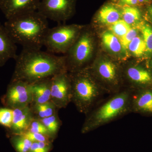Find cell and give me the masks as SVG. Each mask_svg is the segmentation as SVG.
<instances>
[{
    "label": "cell",
    "mask_w": 152,
    "mask_h": 152,
    "mask_svg": "<svg viewBox=\"0 0 152 152\" xmlns=\"http://www.w3.org/2000/svg\"><path fill=\"white\" fill-rule=\"evenodd\" d=\"M27 131L31 132L40 133L50 137L48 131L45 125L39 120L37 119H34L33 120Z\"/></svg>",
    "instance_id": "cell-26"
},
{
    "label": "cell",
    "mask_w": 152,
    "mask_h": 152,
    "mask_svg": "<svg viewBox=\"0 0 152 152\" xmlns=\"http://www.w3.org/2000/svg\"><path fill=\"white\" fill-rule=\"evenodd\" d=\"M21 135L24 136L32 142H51L53 140L48 136L38 133L26 132L23 133Z\"/></svg>",
    "instance_id": "cell-27"
},
{
    "label": "cell",
    "mask_w": 152,
    "mask_h": 152,
    "mask_svg": "<svg viewBox=\"0 0 152 152\" xmlns=\"http://www.w3.org/2000/svg\"><path fill=\"white\" fill-rule=\"evenodd\" d=\"M52 147L51 142H33L29 152H49Z\"/></svg>",
    "instance_id": "cell-29"
},
{
    "label": "cell",
    "mask_w": 152,
    "mask_h": 152,
    "mask_svg": "<svg viewBox=\"0 0 152 152\" xmlns=\"http://www.w3.org/2000/svg\"><path fill=\"white\" fill-rule=\"evenodd\" d=\"M69 74L72 82V102L80 113L86 115L107 92L94 78L87 68Z\"/></svg>",
    "instance_id": "cell-4"
},
{
    "label": "cell",
    "mask_w": 152,
    "mask_h": 152,
    "mask_svg": "<svg viewBox=\"0 0 152 152\" xmlns=\"http://www.w3.org/2000/svg\"><path fill=\"white\" fill-rule=\"evenodd\" d=\"M94 50L93 39L88 33L81 31L73 45L67 52L66 67L70 73L85 68Z\"/></svg>",
    "instance_id": "cell-7"
},
{
    "label": "cell",
    "mask_w": 152,
    "mask_h": 152,
    "mask_svg": "<svg viewBox=\"0 0 152 152\" xmlns=\"http://www.w3.org/2000/svg\"><path fill=\"white\" fill-rule=\"evenodd\" d=\"M132 92L129 89L121 90L98 103L86 114L81 130L82 134L95 130L130 113Z\"/></svg>",
    "instance_id": "cell-3"
},
{
    "label": "cell",
    "mask_w": 152,
    "mask_h": 152,
    "mask_svg": "<svg viewBox=\"0 0 152 152\" xmlns=\"http://www.w3.org/2000/svg\"><path fill=\"white\" fill-rule=\"evenodd\" d=\"M88 69L107 93L113 94L122 90V71L115 63L110 60H102L92 68Z\"/></svg>",
    "instance_id": "cell-6"
},
{
    "label": "cell",
    "mask_w": 152,
    "mask_h": 152,
    "mask_svg": "<svg viewBox=\"0 0 152 152\" xmlns=\"http://www.w3.org/2000/svg\"><path fill=\"white\" fill-rule=\"evenodd\" d=\"M131 28V26L124 20H120L109 26L108 29L120 40L126 34Z\"/></svg>",
    "instance_id": "cell-23"
},
{
    "label": "cell",
    "mask_w": 152,
    "mask_h": 152,
    "mask_svg": "<svg viewBox=\"0 0 152 152\" xmlns=\"http://www.w3.org/2000/svg\"><path fill=\"white\" fill-rule=\"evenodd\" d=\"M72 100V82L67 71H63L53 76L50 101L59 110L66 107Z\"/></svg>",
    "instance_id": "cell-8"
},
{
    "label": "cell",
    "mask_w": 152,
    "mask_h": 152,
    "mask_svg": "<svg viewBox=\"0 0 152 152\" xmlns=\"http://www.w3.org/2000/svg\"><path fill=\"white\" fill-rule=\"evenodd\" d=\"M128 50L131 53L137 57H140L146 53V46L142 37L137 35L131 42Z\"/></svg>",
    "instance_id": "cell-22"
},
{
    "label": "cell",
    "mask_w": 152,
    "mask_h": 152,
    "mask_svg": "<svg viewBox=\"0 0 152 152\" xmlns=\"http://www.w3.org/2000/svg\"><path fill=\"white\" fill-rule=\"evenodd\" d=\"M13 116L12 109H0V124L1 125L10 128L12 122Z\"/></svg>",
    "instance_id": "cell-25"
},
{
    "label": "cell",
    "mask_w": 152,
    "mask_h": 152,
    "mask_svg": "<svg viewBox=\"0 0 152 152\" xmlns=\"http://www.w3.org/2000/svg\"><path fill=\"white\" fill-rule=\"evenodd\" d=\"M121 12L112 5H107L99 11L97 19L100 23L109 26L121 20Z\"/></svg>",
    "instance_id": "cell-17"
},
{
    "label": "cell",
    "mask_w": 152,
    "mask_h": 152,
    "mask_svg": "<svg viewBox=\"0 0 152 152\" xmlns=\"http://www.w3.org/2000/svg\"><path fill=\"white\" fill-rule=\"evenodd\" d=\"M12 110L13 116L10 129L14 135L21 134L28 130L34 116L30 106Z\"/></svg>",
    "instance_id": "cell-12"
},
{
    "label": "cell",
    "mask_w": 152,
    "mask_h": 152,
    "mask_svg": "<svg viewBox=\"0 0 152 152\" xmlns=\"http://www.w3.org/2000/svg\"><path fill=\"white\" fill-rule=\"evenodd\" d=\"M112 1H117V0H112Z\"/></svg>",
    "instance_id": "cell-34"
},
{
    "label": "cell",
    "mask_w": 152,
    "mask_h": 152,
    "mask_svg": "<svg viewBox=\"0 0 152 152\" xmlns=\"http://www.w3.org/2000/svg\"><path fill=\"white\" fill-rule=\"evenodd\" d=\"M138 30L137 28H131L126 34L120 40L123 50L127 51L129 45L133 39L138 35Z\"/></svg>",
    "instance_id": "cell-28"
},
{
    "label": "cell",
    "mask_w": 152,
    "mask_h": 152,
    "mask_svg": "<svg viewBox=\"0 0 152 152\" xmlns=\"http://www.w3.org/2000/svg\"><path fill=\"white\" fill-rule=\"evenodd\" d=\"M15 60L12 81H21L31 84L67 71L65 57L58 56L41 49L23 48Z\"/></svg>",
    "instance_id": "cell-1"
},
{
    "label": "cell",
    "mask_w": 152,
    "mask_h": 152,
    "mask_svg": "<svg viewBox=\"0 0 152 152\" xmlns=\"http://www.w3.org/2000/svg\"><path fill=\"white\" fill-rule=\"evenodd\" d=\"M52 77L43 79L30 84L32 94L31 104H41L50 101Z\"/></svg>",
    "instance_id": "cell-16"
},
{
    "label": "cell",
    "mask_w": 152,
    "mask_h": 152,
    "mask_svg": "<svg viewBox=\"0 0 152 152\" xmlns=\"http://www.w3.org/2000/svg\"><path fill=\"white\" fill-rule=\"evenodd\" d=\"M41 0H0V10L7 20L37 11Z\"/></svg>",
    "instance_id": "cell-11"
},
{
    "label": "cell",
    "mask_w": 152,
    "mask_h": 152,
    "mask_svg": "<svg viewBox=\"0 0 152 152\" xmlns=\"http://www.w3.org/2000/svg\"><path fill=\"white\" fill-rule=\"evenodd\" d=\"M16 44L9 35L4 25L0 23V67L17 57Z\"/></svg>",
    "instance_id": "cell-15"
},
{
    "label": "cell",
    "mask_w": 152,
    "mask_h": 152,
    "mask_svg": "<svg viewBox=\"0 0 152 152\" xmlns=\"http://www.w3.org/2000/svg\"><path fill=\"white\" fill-rule=\"evenodd\" d=\"M39 120L47 128L50 137L54 140L61 126V121L58 115V113Z\"/></svg>",
    "instance_id": "cell-19"
},
{
    "label": "cell",
    "mask_w": 152,
    "mask_h": 152,
    "mask_svg": "<svg viewBox=\"0 0 152 152\" xmlns=\"http://www.w3.org/2000/svg\"><path fill=\"white\" fill-rule=\"evenodd\" d=\"M6 104L12 109L30 106L32 103L31 85L21 81H11L5 97Z\"/></svg>",
    "instance_id": "cell-10"
},
{
    "label": "cell",
    "mask_w": 152,
    "mask_h": 152,
    "mask_svg": "<svg viewBox=\"0 0 152 152\" xmlns=\"http://www.w3.org/2000/svg\"><path fill=\"white\" fill-rule=\"evenodd\" d=\"M122 20L130 26L138 23L141 19L140 11L134 7H124L121 12Z\"/></svg>",
    "instance_id": "cell-21"
},
{
    "label": "cell",
    "mask_w": 152,
    "mask_h": 152,
    "mask_svg": "<svg viewBox=\"0 0 152 152\" xmlns=\"http://www.w3.org/2000/svg\"><path fill=\"white\" fill-rule=\"evenodd\" d=\"M102 40L106 48L112 53H118L123 50L119 39L110 31L102 34Z\"/></svg>",
    "instance_id": "cell-18"
},
{
    "label": "cell",
    "mask_w": 152,
    "mask_h": 152,
    "mask_svg": "<svg viewBox=\"0 0 152 152\" xmlns=\"http://www.w3.org/2000/svg\"><path fill=\"white\" fill-rule=\"evenodd\" d=\"M148 11L150 18H151V20L152 21V4L148 8Z\"/></svg>",
    "instance_id": "cell-32"
},
{
    "label": "cell",
    "mask_w": 152,
    "mask_h": 152,
    "mask_svg": "<svg viewBox=\"0 0 152 152\" xmlns=\"http://www.w3.org/2000/svg\"><path fill=\"white\" fill-rule=\"evenodd\" d=\"M45 118L51 116L58 113V109L51 101L47 102L45 103L42 104Z\"/></svg>",
    "instance_id": "cell-30"
},
{
    "label": "cell",
    "mask_w": 152,
    "mask_h": 152,
    "mask_svg": "<svg viewBox=\"0 0 152 152\" xmlns=\"http://www.w3.org/2000/svg\"><path fill=\"white\" fill-rule=\"evenodd\" d=\"M150 0H138V3L140 4H145L148 2Z\"/></svg>",
    "instance_id": "cell-33"
},
{
    "label": "cell",
    "mask_w": 152,
    "mask_h": 152,
    "mask_svg": "<svg viewBox=\"0 0 152 152\" xmlns=\"http://www.w3.org/2000/svg\"><path fill=\"white\" fill-rule=\"evenodd\" d=\"M137 91H132L131 112L152 114V89H145Z\"/></svg>",
    "instance_id": "cell-13"
},
{
    "label": "cell",
    "mask_w": 152,
    "mask_h": 152,
    "mask_svg": "<svg viewBox=\"0 0 152 152\" xmlns=\"http://www.w3.org/2000/svg\"><path fill=\"white\" fill-rule=\"evenodd\" d=\"M75 0H41L37 12L48 20L59 22L70 16Z\"/></svg>",
    "instance_id": "cell-9"
},
{
    "label": "cell",
    "mask_w": 152,
    "mask_h": 152,
    "mask_svg": "<svg viewBox=\"0 0 152 152\" xmlns=\"http://www.w3.org/2000/svg\"><path fill=\"white\" fill-rule=\"evenodd\" d=\"M123 71V77L133 86H147L152 83L151 74L140 66H129Z\"/></svg>",
    "instance_id": "cell-14"
},
{
    "label": "cell",
    "mask_w": 152,
    "mask_h": 152,
    "mask_svg": "<svg viewBox=\"0 0 152 152\" xmlns=\"http://www.w3.org/2000/svg\"><path fill=\"white\" fill-rule=\"evenodd\" d=\"M136 28L141 32L142 37L146 46V53L148 54L152 53V27L148 23L140 21Z\"/></svg>",
    "instance_id": "cell-20"
},
{
    "label": "cell",
    "mask_w": 152,
    "mask_h": 152,
    "mask_svg": "<svg viewBox=\"0 0 152 152\" xmlns=\"http://www.w3.org/2000/svg\"><path fill=\"white\" fill-rule=\"evenodd\" d=\"M12 142L17 152H29L33 142L21 135H15Z\"/></svg>",
    "instance_id": "cell-24"
},
{
    "label": "cell",
    "mask_w": 152,
    "mask_h": 152,
    "mask_svg": "<svg viewBox=\"0 0 152 152\" xmlns=\"http://www.w3.org/2000/svg\"><path fill=\"white\" fill-rule=\"evenodd\" d=\"M138 3V0H119L118 4L123 7H134Z\"/></svg>",
    "instance_id": "cell-31"
},
{
    "label": "cell",
    "mask_w": 152,
    "mask_h": 152,
    "mask_svg": "<svg viewBox=\"0 0 152 152\" xmlns=\"http://www.w3.org/2000/svg\"><path fill=\"white\" fill-rule=\"evenodd\" d=\"M82 27L75 25L58 26L49 28L43 46L52 54L66 53L78 37Z\"/></svg>",
    "instance_id": "cell-5"
},
{
    "label": "cell",
    "mask_w": 152,
    "mask_h": 152,
    "mask_svg": "<svg viewBox=\"0 0 152 152\" xmlns=\"http://www.w3.org/2000/svg\"><path fill=\"white\" fill-rule=\"evenodd\" d=\"M15 44L23 48L41 50L49 28L48 20L37 11L7 20L4 24Z\"/></svg>",
    "instance_id": "cell-2"
}]
</instances>
